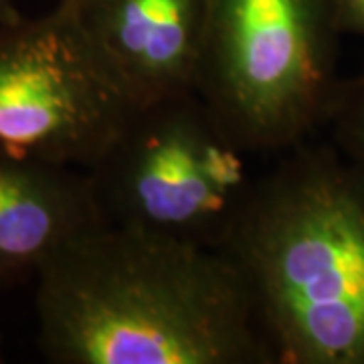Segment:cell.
Instances as JSON below:
<instances>
[{
	"instance_id": "9c48e42d",
	"label": "cell",
	"mask_w": 364,
	"mask_h": 364,
	"mask_svg": "<svg viewBox=\"0 0 364 364\" xmlns=\"http://www.w3.org/2000/svg\"><path fill=\"white\" fill-rule=\"evenodd\" d=\"M336 14L342 35L364 39V0H336Z\"/></svg>"
},
{
	"instance_id": "30bf717a",
	"label": "cell",
	"mask_w": 364,
	"mask_h": 364,
	"mask_svg": "<svg viewBox=\"0 0 364 364\" xmlns=\"http://www.w3.org/2000/svg\"><path fill=\"white\" fill-rule=\"evenodd\" d=\"M18 16H23V14L16 11L13 0H0V25L13 23Z\"/></svg>"
},
{
	"instance_id": "8fae6325",
	"label": "cell",
	"mask_w": 364,
	"mask_h": 364,
	"mask_svg": "<svg viewBox=\"0 0 364 364\" xmlns=\"http://www.w3.org/2000/svg\"><path fill=\"white\" fill-rule=\"evenodd\" d=\"M65 2H71V4H77V2H81V0H65Z\"/></svg>"
},
{
	"instance_id": "52a82bcc",
	"label": "cell",
	"mask_w": 364,
	"mask_h": 364,
	"mask_svg": "<svg viewBox=\"0 0 364 364\" xmlns=\"http://www.w3.org/2000/svg\"><path fill=\"white\" fill-rule=\"evenodd\" d=\"M105 223L87 170L0 156V284L37 277Z\"/></svg>"
},
{
	"instance_id": "8992f818",
	"label": "cell",
	"mask_w": 364,
	"mask_h": 364,
	"mask_svg": "<svg viewBox=\"0 0 364 364\" xmlns=\"http://www.w3.org/2000/svg\"><path fill=\"white\" fill-rule=\"evenodd\" d=\"M73 6L138 104L196 91L207 0H81Z\"/></svg>"
},
{
	"instance_id": "277c9868",
	"label": "cell",
	"mask_w": 364,
	"mask_h": 364,
	"mask_svg": "<svg viewBox=\"0 0 364 364\" xmlns=\"http://www.w3.org/2000/svg\"><path fill=\"white\" fill-rule=\"evenodd\" d=\"M196 91L136 107L87 170L109 225L219 249L257 176Z\"/></svg>"
},
{
	"instance_id": "7c38bea8",
	"label": "cell",
	"mask_w": 364,
	"mask_h": 364,
	"mask_svg": "<svg viewBox=\"0 0 364 364\" xmlns=\"http://www.w3.org/2000/svg\"><path fill=\"white\" fill-rule=\"evenodd\" d=\"M0 363H2V350H0Z\"/></svg>"
},
{
	"instance_id": "3957f363",
	"label": "cell",
	"mask_w": 364,
	"mask_h": 364,
	"mask_svg": "<svg viewBox=\"0 0 364 364\" xmlns=\"http://www.w3.org/2000/svg\"><path fill=\"white\" fill-rule=\"evenodd\" d=\"M336 0H207L196 93L251 154L328 124L338 95Z\"/></svg>"
},
{
	"instance_id": "7a4b0ae2",
	"label": "cell",
	"mask_w": 364,
	"mask_h": 364,
	"mask_svg": "<svg viewBox=\"0 0 364 364\" xmlns=\"http://www.w3.org/2000/svg\"><path fill=\"white\" fill-rule=\"evenodd\" d=\"M277 364H364V158L298 144L257 176L219 249Z\"/></svg>"
},
{
	"instance_id": "ba28073f",
	"label": "cell",
	"mask_w": 364,
	"mask_h": 364,
	"mask_svg": "<svg viewBox=\"0 0 364 364\" xmlns=\"http://www.w3.org/2000/svg\"><path fill=\"white\" fill-rule=\"evenodd\" d=\"M332 142L352 156L364 158V67L350 79H342L328 117Z\"/></svg>"
},
{
	"instance_id": "6da1fadb",
	"label": "cell",
	"mask_w": 364,
	"mask_h": 364,
	"mask_svg": "<svg viewBox=\"0 0 364 364\" xmlns=\"http://www.w3.org/2000/svg\"><path fill=\"white\" fill-rule=\"evenodd\" d=\"M37 318L57 364H277L225 253L109 223L37 273Z\"/></svg>"
},
{
	"instance_id": "5b68a950",
	"label": "cell",
	"mask_w": 364,
	"mask_h": 364,
	"mask_svg": "<svg viewBox=\"0 0 364 364\" xmlns=\"http://www.w3.org/2000/svg\"><path fill=\"white\" fill-rule=\"evenodd\" d=\"M138 105L73 4L0 25V156L90 170Z\"/></svg>"
}]
</instances>
